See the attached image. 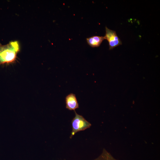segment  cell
<instances>
[{"label": "cell", "instance_id": "cell-1", "mask_svg": "<svg viewBox=\"0 0 160 160\" xmlns=\"http://www.w3.org/2000/svg\"><path fill=\"white\" fill-rule=\"evenodd\" d=\"M20 51V46L17 41H12L4 45L0 43V66L15 62Z\"/></svg>", "mask_w": 160, "mask_h": 160}, {"label": "cell", "instance_id": "cell-2", "mask_svg": "<svg viewBox=\"0 0 160 160\" xmlns=\"http://www.w3.org/2000/svg\"><path fill=\"white\" fill-rule=\"evenodd\" d=\"M75 116L71 121L72 130L70 138L77 132L83 131L89 128L91 124L86 120L82 116L77 114L74 111Z\"/></svg>", "mask_w": 160, "mask_h": 160}, {"label": "cell", "instance_id": "cell-3", "mask_svg": "<svg viewBox=\"0 0 160 160\" xmlns=\"http://www.w3.org/2000/svg\"><path fill=\"white\" fill-rule=\"evenodd\" d=\"M105 31V35L104 37L108 41L110 49H112L122 44L121 41L115 31L110 30L106 27Z\"/></svg>", "mask_w": 160, "mask_h": 160}, {"label": "cell", "instance_id": "cell-4", "mask_svg": "<svg viewBox=\"0 0 160 160\" xmlns=\"http://www.w3.org/2000/svg\"><path fill=\"white\" fill-rule=\"evenodd\" d=\"M66 107L70 110L75 111L79 108V105L76 95L73 93L68 95L65 98Z\"/></svg>", "mask_w": 160, "mask_h": 160}, {"label": "cell", "instance_id": "cell-5", "mask_svg": "<svg viewBox=\"0 0 160 160\" xmlns=\"http://www.w3.org/2000/svg\"><path fill=\"white\" fill-rule=\"evenodd\" d=\"M104 39V36H94L86 39L88 44L93 47H99Z\"/></svg>", "mask_w": 160, "mask_h": 160}]
</instances>
